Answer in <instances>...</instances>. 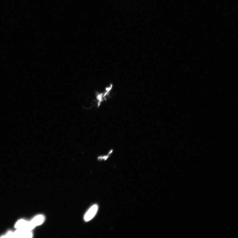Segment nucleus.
<instances>
[{"label": "nucleus", "mask_w": 238, "mask_h": 238, "mask_svg": "<svg viewBox=\"0 0 238 238\" xmlns=\"http://www.w3.org/2000/svg\"><path fill=\"white\" fill-rule=\"evenodd\" d=\"M15 228L21 230L31 231L34 227L31 221L29 222L24 220L18 221L15 225Z\"/></svg>", "instance_id": "obj_1"}, {"label": "nucleus", "mask_w": 238, "mask_h": 238, "mask_svg": "<svg viewBox=\"0 0 238 238\" xmlns=\"http://www.w3.org/2000/svg\"><path fill=\"white\" fill-rule=\"evenodd\" d=\"M98 209V205L96 204L93 205L85 214L84 220L86 222H88L91 220L96 215Z\"/></svg>", "instance_id": "obj_2"}, {"label": "nucleus", "mask_w": 238, "mask_h": 238, "mask_svg": "<svg viewBox=\"0 0 238 238\" xmlns=\"http://www.w3.org/2000/svg\"><path fill=\"white\" fill-rule=\"evenodd\" d=\"M14 237L16 238H31L33 235L31 231L18 229L14 232Z\"/></svg>", "instance_id": "obj_3"}, {"label": "nucleus", "mask_w": 238, "mask_h": 238, "mask_svg": "<svg viewBox=\"0 0 238 238\" xmlns=\"http://www.w3.org/2000/svg\"><path fill=\"white\" fill-rule=\"evenodd\" d=\"M45 217L44 215H40L35 216L31 221L34 227L40 225L44 222Z\"/></svg>", "instance_id": "obj_4"}, {"label": "nucleus", "mask_w": 238, "mask_h": 238, "mask_svg": "<svg viewBox=\"0 0 238 238\" xmlns=\"http://www.w3.org/2000/svg\"><path fill=\"white\" fill-rule=\"evenodd\" d=\"M113 150L111 149L109 151H108L107 153H104V154H101L98 156L97 159L98 161H105L109 159V158L112 156L113 153Z\"/></svg>", "instance_id": "obj_5"}]
</instances>
